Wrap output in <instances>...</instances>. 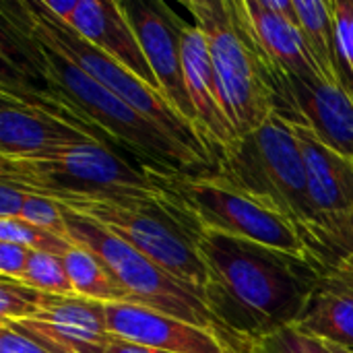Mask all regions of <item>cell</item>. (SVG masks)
<instances>
[{"label":"cell","mask_w":353,"mask_h":353,"mask_svg":"<svg viewBox=\"0 0 353 353\" xmlns=\"http://www.w3.org/2000/svg\"><path fill=\"white\" fill-rule=\"evenodd\" d=\"M0 10V93L81 124L105 145L114 143L132 153L141 165L184 176H217L215 159L163 132L74 60L31 33L10 0H4Z\"/></svg>","instance_id":"obj_1"},{"label":"cell","mask_w":353,"mask_h":353,"mask_svg":"<svg viewBox=\"0 0 353 353\" xmlns=\"http://www.w3.org/2000/svg\"><path fill=\"white\" fill-rule=\"evenodd\" d=\"M196 250L207 267L205 302L230 339L256 341L294 327L323 277L308 259L201 228Z\"/></svg>","instance_id":"obj_2"},{"label":"cell","mask_w":353,"mask_h":353,"mask_svg":"<svg viewBox=\"0 0 353 353\" xmlns=\"http://www.w3.org/2000/svg\"><path fill=\"white\" fill-rule=\"evenodd\" d=\"M0 180L27 192L66 201H168L172 194L101 141L60 147L31 157H0Z\"/></svg>","instance_id":"obj_3"},{"label":"cell","mask_w":353,"mask_h":353,"mask_svg":"<svg viewBox=\"0 0 353 353\" xmlns=\"http://www.w3.org/2000/svg\"><path fill=\"white\" fill-rule=\"evenodd\" d=\"M203 29L225 114L242 139L275 114L271 70L252 35L242 0H186Z\"/></svg>","instance_id":"obj_4"},{"label":"cell","mask_w":353,"mask_h":353,"mask_svg":"<svg viewBox=\"0 0 353 353\" xmlns=\"http://www.w3.org/2000/svg\"><path fill=\"white\" fill-rule=\"evenodd\" d=\"M217 176L292 221L298 232L321 219L308 194L296 126L277 114L221 155Z\"/></svg>","instance_id":"obj_5"},{"label":"cell","mask_w":353,"mask_h":353,"mask_svg":"<svg viewBox=\"0 0 353 353\" xmlns=\"http://www.w3.org/2000/svg\"><path fill=\"white\" fill-rule=\"evenodd\" d=\"M60 205L103 225L205 300L209 273L194 244L199 225L174 196L168 201H66Z\"/></svg>","instance_id":"obj_6"},{"label":"cell","mask_w":353,"mask_h":353,"mask_svg":"<svg viewBox=\"0 0 353 353\" xmlns=\"http://www.w3.org/2000/svg\"><path fill=\"white\" fill-rule=\"evenodd\" d=\"M151 176L194 217L199 228L308 259L304 238L292 221L219 176H184L153 168Z\"/></svg>","instance_id":"obj_7"},{"label":"cell","mask_w":353,"mask_h":353,"mask_svg":"<svg viewBox=\"0 0 353 353\" xmlns=\"http://www.w3.org/2000/svg\"><path fill=\"white\" fill-rule=\"evenodd\" d=\"M10 2L14 10L19 12V17L23 19V23L31 29V33H35L39 39L48 41L56 50L66 54L89 77H93L112 93H116L122 101H126L130 108H134L143 118L159 126L163 132L186 143L194 151L215 159V155L211 153L207 143L201 139V134L172 110V105L163 99L159 91L149 87L145 81H141L134 72H130L118 60H114L112 56L103 54L93 43L83 39L66 23H60L58 19H54L43 8L41 0H10Z\"/></svg>","instance_id":"obj_8"},{"label":"cell","mask_w":353,"mask_h":353,"mask_svg":"<svg viewBox=\"0 0 353 353\" xmlns=\"http://www.w3.org/2000/svg\"><path fill=\"white\" fill-rule=\"evenodd\" d=\"M62 209L72 244L83 246L99 256L110 273L118 279V283L128 292L132 304L155 308L203 329L217 331L221 339H230L221 323L215 319V314L209 310L207 302L199 294L182 285L168 271L157 267L151 259L134 250L130 244L114 236L103 225L66 207Z\"/></svg>","instance_id":"obj_9"},{"label":"cell","mask_w":353,"mask_h":353,"mask_svg":"<svg viewBox=\"0 0 353 353\" xmlns=\"http://www.w3.org/2000/svg\"><path fill=\"white\" fill-rule=\"evenodd\" d=\"M271 81L277 116L310 128L325 145L353 157V95L343 85L275 70H271Z\"/></svg>","instance_id":"obj_10"},{"label":"cell","mask_w":353,"mask_h":353,"mask_svg":"<svg viewBox=\"0 0 353 353\" xmlns=\"http://www.w3.org/2000/svg\"><path fill=\"white\" fill-rule=\"evenodd\" d=\"M118 4L141 41L145 58L157 79L159 93L172 110L199 132L182 62L184 21L161 0H118Z\"/></svg>","instance_id":"obj_11"},{"label":"cell","mask_w":353,"mask_h":353,"mask_svg":"<svg viewBox=\"0 0 353 353\" xmlns=\"http://www.w3.org/2000/svg\"><path fill=\"white\" fill-rule=\"evenodd\" d=\"M14 327L56 353H105L112 335L105 323V304L79 296H48L43 308Z\"/></svg>","instance_id":"obj_12"},{"label":"cell","mask_w":353,"mask_h":353,"mask_svg":"<svg viewBox=\"0 0 353 353\" xmlns=\"http://www.w3.org/2000/svg\"><path fill=\"white\" fill-rule=\"evenodd\" d=\"M105 323L112 337L159 352L228 353L225 341L217 331L203 329L141 304H105Z\"/></svg>","instance_id":"obj_13"},{"label":"cell","mask_w":353,"mask_h":353,"mask_svg":"<svg viewBox=\"0 0 353 353\" xmlns=\"http://www.w3.org/2000/svg\"><path fill=\"white\" fill-rule=\"evenodd\" d=\"M182 62L186 89L196 114V128L219 163L221 155L230 151L240 141V137L236 134L225 114L209 56L207 37L196 23H182Z\"/></svg>","instance_id":"obj_14"},{"label":"cell","mask_w":353,"mask_h":353,"mask_svg":"<svg viewBox=\"0 0 353 353\" xmlns=\"http://www.w3.org/2000/svg\"><path fill=\"white\" fill-rule=\"evenodd\" d=\"M87 141L101 139L41 105L0 93V157H31Z\"/></svg>","instance_id":"obj_15"},{"label":"cell","mask_w":353,"mask_h":353,"mask_svg":"<svg viewBox=\"0 0 353 353\" xmlns=\"http://www.w3.org/2000/svg\"><path fill=\"white\" fill-rule=\"evenodd\" d=\"M66 25L97 50L126 66L149 87L159 91L141 41L118 0H81L77 12Z\"/></svg>","instance_id":"obj_16"},{"label":"cell","mask_w":353,"mask_h":353,"mask_svg":"<svg viewBox=\"0 0 353 353\" xmlns=\"http://www.w3.org/2000/svg\"><path fill=\"white\" fill-rule=\"evenodd\" d=\"M296 134L304 155L308 194L319 217L353 213V157L325 145L310 128L296 126Z\"/></svg>","instance_id":"obj_17"},{"label":"cell","mask_w":353,"mask_h":353,"mask_svg":"<svg viewBox=\"0 0 353 353\" xmlns=\"http://www.w3.org/2000/svg\"><path fill=\"white\" fill-rule=\"evenodd\" d=\"M242 2L256 46L271 70L292 77H302V79L321 77L306 48L302 31L296 23V12L281 14L269 10L263 6L261 0H242Z\"/></svg>","instance_id":"obj_18"},{"label":"cell","mask_w":353,"mask_h":353,"mask_svg":"<svg viewBox=\"0 0 353 353\" xmlns=\"http://www.w3.org/2000/svg\"><path fill=\"white\" fill-rule=\"evenodd\" d=\"M294 329L325 343L353 350V285L323 277Z\"/></svg>","instance_id":"obj_19"},{"label":"cell","mask_w":353,"mask_h":353,"mask_svg":"<svg viewBox=\"0 0 353 353\" xmlns=\"http://www.w3.org/2000/svg\"><path fill=\"white\" fill-rule=\"evenodd\" d=\"M300 236L308 248V261L321 277L353 285V213L321 217Z\"/></svg>","instance_id":"obj_20"},{"label":"cell","mask_w":353,"mask_h":353,"mask_svg":"<svg viewBox=\"0 0 353 353\" xmlns=\"http://www.w3.org/2000/svg\"><path fill=\"white\" fill-rule=\"evenodd\" d=\"M294 12L306 48L321 77L329 83L343 85L341 62L337 52V23L333 0H294Z\"/></svg>","instance_id":"obj_21"},{"label":"cell","mask_w":353,"mask_h":353,"mask_svg":"<svg viewBox=\"0 0 353 353\" xmlns=\"http://www.w3.org/2000/svg\"><path fill=\"white\" fill-rule=\"evenodd\" d=\"M64 267L72 290L79 298L101 302V304H118L130 302L128 292L118 283V279L110 273L99 256L83 246H72L64 256Z\"/></svg>","instance_id":"obj_22"},{"label":"cell","mask_w":353,"mask_h":353,"mask_svg":"<svg viewBox=\"0 0 353 353\" xmlns=\"http://www.w3.org/2000/svg\"><path fill=\"white\" fill-rule=\"evenodd\" d=\"M21 283L50 296H68V298L77 296L68 279L64 259L48 252H31Z\"/></svg>","instance_id":"obj_23"},{"label":"cell","mask_w":353,"mask_h":353,"mask_svg":"<svg viewBox=\"0 0 353 353\" xmlns=\"http://www.w3.org/2000/svg\"><path fill=\"white\" fill-rule=\"evenodd\" d=\"M0 242H12L31 252H48L56 256H64L74 246L72 240L46 232L23 219H0Z\"/></svg>","instance_id":"obj_24"},{"label":"cell","mask_w":353,"mask_h":353,"mask_svg":"<svg viewBox=\"0 0 353 353\" xmlns=\"http://www.w3.org/2000/svg\"><path fill=\"white\" fill-rule=\"evenodd\" d=\"M242 353H333L321 339L302 335L294 327H285L256 341H225Z\"/></svg>","instance_id":"obj_25"},{"label":"cell","mask_w":353,"mask_h":353,"mask_svg":"<svg viewBox=\"0 0 353 353\" xmlns=\"http://www.w3.org/2000/svg\"><path fill=\"white\" fill-rule=\"evenodd\" d=\"M48 296L21 281L0 277V323H21L35 316Z\"/></svg>","instance_id":"obj_26"},{"label":"cell","mask_w":353,"mask_h":353,"mask_svg":"<svg viewBox=\"0 0 353 353\" xmlns=\"http://www.w3.org/2000/svg\"><path fill=\"white\" fill-rule=\"evenodd\" d=\"M23 221L37 225L46 232L58 234L62 238H68V230H66V219H64V209L58 201L39 194V192H27V201L23 207L21 217ZM70 240V238H68Z\"/></svg>","instance_id":"obj_27"},{"label":"cell","mask_w":353,"mask_h":353,"mask_svg":"<svg viewBox=\"0 0 353 353\" xmlns=\"http://www.w3.org/2000/svg\"><path fill=\"white\" fill-rule=\"evenodd\" d=\"M337 23V52L345 89L353 95V0H333Z\"/></svg>","instance_id":"obj_28"},{"label":"cell","mask_w":353,"mask_h":353,"mask_svg":"<svg viewBox=\"0 0 353 353\" xmlns=\"http://www.w3.org/2000/svg\"><path fill=\"white\" fill-rule=\"evenodd\" d=\"M29 256H31V250L12 242H0V277L21 281V277L25 275Z\"/></svg>","instance_id":"obj_29"},{"label":"cell","mask_w":353,"mask_h":353,"mask_svg":"<svg viewBox=\"0 0 353 353\" xmlns=\"http://www.w3.org/2000/svg\"><path fill=\"white\" fill-rule=\"evenodd\" d=\"M0 353H56L48 350L43 343H39L37 339L29 337L27 333L8 327V325H0Z\"/></svg>","instance_id":"obj_30"},{"label":"cell","mask_w":353,"mask_h":353,"mask_svg":"<svg viewBox=\"0 0 353 353\" xmlns=\"http://www.w3.org/2000/svg\"><path fill=\"white\" fill-rule=\"evenodd\" d=\"M27 201V190L2 182L0 184V219H19Z\"/></svg>","instance_id":"obj_31"},{"label":"cell","mask_w":353,"mask_h":353,"mask_svg":"<svg viewBox=\"0 0 353 353\" xmlns=\"http://www.w3.org/2000/svg\"><path fill=\"white\" fill-rule=\"evenodd\" d=\"M79 2L81 0H41L43 8L60 23H68L72 19V14L79 8Z\"/></svg>","instance_id":"obj_32"},{"label":"cell","mask_w":353,"mask_h":353,"mask_svg":"<svg viewBox=\"0 0 353 353\" xmlns=\"http://www.w3.org/2000/svg\"><path fill=\"white\" fill-rule=\"evenodd\" d=\"M105 353H168L159 352V350H151V347H143V345H137V343H130V341H124V339H112V343L108 345Z\"/></svg>","instance_id":"obj_33"},{"label":"cell","mask_w":353,"mask_h":353,"mask_svg":"<svg viewBox=\"0 0 353 353\" xmlns=\"http://www.w3.org/2000/svg\"><path fill=\"white\" fill-rule=\"evenodd\" d=\"M329 345V350L333 353H353V350H347V347H341V345H331V343H327Z\"/></svg>","instance_id":"obj_34"}]
</instances>
